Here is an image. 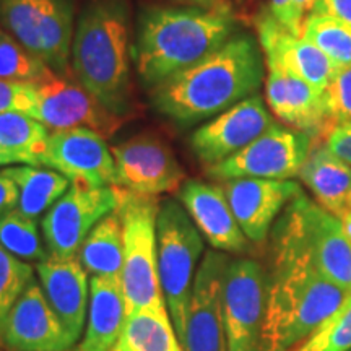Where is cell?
Instances as JSON below:
<instances>
[{
    "label": "cell",
    "mask_w": 351,
    "mask_h": 351,
    "mask_svg": "<svg viewBox=\"0 0 351 351\" xmlns=\"http://www.w3.org/2000/svg\"><path fill=\"white\" fill-rule=\"evenodd\" d=\"M348 295L350 291L320 275L300 254L271 241L258 351H289L309 340Z\"/></svg>",
    "instance_id": "2"
},
{
    "label": "cell",
    "mask_w": 351,
    "mask_h": 351,
    "mask_svg": "<svg viewBox=\"0 0 351 351\" xmlns=\"http://www.w3.org/2000/svg\"><path fill=\"white\" fill-rule=\"evenodd\" d=\"M127 304L122 285L117 280L91 276L86 332L83 340L70 351H111L124 330Z\"/></svg>",
    "instance_id": "23"
},
{
    "label": "cell",
    "mask_w": 351,
    "mask_h": 351,
    "mask_svg": "<svg viewBox=\"0 0 351 351\" xmlns=\"http://www.w3.org/2000/svg\"><path fill=\"white\" fill-rule=\"evenodd\" d=\"M271 241L300 254L320 275L351 291V241L343 225L302 192L275 221Z\"/></svg>",
    "instance_id": "6"
},
{
    "label": "cell",
    "mask_w": 351,
    "mask_h": 351,
    "mask_svg": "<svg viewBox=\"0 0 351 351\" xmlns=\"http://www.w3.org/2000/svg\"><path fill=\"white\" fill-rule=\"evenodd\" d=\"M315 0H291V12L293 19H295V23L298 28H302V21L307 16V12H313Z\"/></svg>",
    "instance_id": "40"
},
{
    "label": "cell",
    "mask_w": 351,
    "mask_h": 351,
    "mask_svg": "<svg viewBox=\"0 0 351 351\" xmlns=\"http://www.w3.org/2000/svg\"><path fill=\"white\" fill-rule=\"evenodd\" d=\"M197 230L215 251L243 254L249 249V239L236 221L223 187L191 179L178 191Z\"/></svg>",
    "instance_id": "21"
},
{
    "label": "cell",
    "mask_w": 351,
    "mask_h": 351,
    "mask_svg": "<svg viewBox=\"0 0 351 351\" xmlns=\"http://www.w3.org/2000/svg\"><path fill=\"white\" fill-rule=\"evenodd\" d=\"M234 29L225 5L150 8L140 19L132 59L142 82L153 88L225 46Z\"/></svg>",
    "instance_id": "3"
},
{
    "label": "cell",
    "mask_w": 351,
    "mask_h": 351,
    "mask_svg": "<svg viewBox=\"0 0 351 351\" xmlns=\"http://www.w3.org/2000/svg\"><path fill=\"white\" fill-rule=\"evenodd\" d=\"M0 245L23 261L43 262L49 257L39 236L36 219L13 210L0 217Z\"/></svg>",
    "instance_id": "30"
},
{
    "label": "cell",
    "mask_w": 351,
    "mask_h": 351,
    "mask_svg": "<svg viewBox=\"0 0 351 351\" xmlns=\"http://www.w3.org/2000/svg\"><path fill=\"white\" fill-rule=\"evenodd\" d=\"M20 191L8 176L0 171V217L19 207Z\"/></svg>",
    "instance_id": "38"
},
{
    "label": "cell",
    "mask_w": 351,
    "mask_h": 351,
    "mask_svg": "<svg viewBox=\"0 0 351 351\" xmlns=\"http://www.w3.org/2000/svg\"><path fill=\"white\" fill-rule=\"evenodd\" d=\"M274 124L261 96L252 95L199 127L191 137V148L208 168L236 155Z\"/></svg>",
    "instance_id": "15"
},
{
    "label": "cell",
    "mask_w": 351,
    "mask_h": 351,
    "mask_svg": "<svg viewBox=\"0 0 351 351\" xmlns=\"http://www.w3.org/2000/svg\"><path fill=\"white\" fill-rule=\"evenodd\" d=\"M317 204L340 221L351 213V166L322 145H314L300 171Z\"/></svg>",
    "instance_id": "24"
},
{
    "label": "cell",
    "mask_w": 351,
    "mask_h": 351,
    "mask_svg": "<svg viewBox=\"0 0 351 351\" xmlns=\"http://www.w3.org/2000/svg\"><path fill=\"white\" fill-rule=\"evenodd\" d=\"M119 205L117 186L70 184L69 191L41 219L43 239L51 257L70 258L80 251L90 231Z\"/></svg>",
    "instance_id": "10"
},
{
    "label": "cell",
    "mask_w": 351,
    "mask_h": 351,
    "mask_svg": "<svg viewBox=\"0 0 351 351\" xmlns=\"http://www.w3.org/2000/svg\"><path fill=\"white\" fill-rule=\"evenodd\" d=\"M267 302V274L252 258L228 265L223 288V315L228 351H258Z\"/></svg>",
    "instance_id": "11"
},
{
    "label": "cell",
    "mask_w": 351,
    "mask_h": 351,
    "mask_svg": "<svg viewBox=\"0 0 351 351\" xmlns=\"http://www.w3.org/2000/svg\"><path fill=\"white\" fill-rule=\"evenodd\" d=\"M301 351H351V291L341 307L300 346Z\"/></svg>",
    "instance_id": "33"
},
{
    "label": "cell",
    "mask_w": 351,
    "mask_h": 351,
    "mask_svg": "<svg viewBox=\"0 0 351 351\" xmlns=\"http://www.w3.org/2000/svg\"><path fill=\"white\" fill-rule=\"evenodd\" d=\"M0 21L52 72L69 75L73 41L70 0H0Z\"/></svg>",
    "instance_id": "8"
},
{
    "label": "cell",
    "mask_w": 351,
    "mask_h": 351,
    "mask_svg": "<svg viewBox=\"0 0 351 351\" xmlns=\"http://www.w3.org/2000/svg\"><path fill=\"white\" fill-rule=\"evenodd\" d=\"M36 104L34 82H13L0 78V114L20 112L32 116Z\"/></svg>",
    "instance_id": "35"
},
{
    "label": "cell",
    "mask_w": 351,
    "mask_h": 351,
    "mask_svg": "<svg viewBox=\"0 0 351 351\" xmlns=\"http://www.w3.org/2000/svg\"><path fill=\"white\" fill-rule=\"evenodd\" d=\"M221 187L245 238L257 244L269 238L287 205L302 192L300 184L289 179H230Z\"/></svg>",
    "instance_id": "18"
},
{
    "label": "cell",
    "mask_w": 351,
    "mask_h": 351,
    "mask_svg": "<svg viewBox=\"0 0 351 351\" xmlns=\"http://www.w3.org/2000/svg\"><path fill=\"white\" fill-rule=\"evenodd\" d=\"M43 166L90 187L116 182V163L106 138L90 129L51 132Z\"/></svg>",
    "instance_id": "16"
},
{
    "label": "cell",
    "mask_w": 351,
    "mask_h": 351,
    "mask_svg": "<svg viewBox=\"0 0 351 351\" xmlns=\"http://www.w3.org/2000/svg\"><path fill=\"white\" fill-rule=\"evenodd\" d=\"M119 205L116 213L124 236V269L121 285L127 314L147 311L168 317V307L158 274L156 219L160 202L155 195H142L117 186Z\"/></svg>",
    "instance_id": "5"
},
{
    "label": "cell",
    "mask_w": 351,
    "mask_h": 351,
    "mask_svg": "<svg viewBox=\"0 0 351 351\" xmlns=\"http://www.w3.org/2000/svg\"><path fill=\"white\" fill-rule=\"evenodd\" d=\"M49 135L46 125L26 114H0V148L15 165L43 166Z\"/></svg>",
    "instance_id": "27"
},
{
    "label": "cell",
    "mask_w": 351,
    "mask_h": 351,
    "mask_svg": "<svg viewBox=\"0 0 351 351\" xmlns=\"http://www.w3.org/2000/svg\"><path fill=\"white\" fill-rule=\"evenodd\" d=\"M230 257L219 251H208L200 262L192 287L187 311L186 351H228L223 288Z\"/></svg>",
    "instance_id": "14"
},
{
    "label": "cell",
    "mask_w": 351,
    "mask_h": 351,
    "mask_svg": "<svg viewBox=\"0 0 351 351\" xmlns=\"http://www.w3.org/2000/svg\"><path fill=\"white\" fill-rule=\"evenodd\" d=\"M39 285L47 302L59 317L70 339L78 341L85 327L90 302L86 270L77 257H47L36 263Z\"/></svg>",
    "instance_id": "22"
},
{
    "label": "cell",
    "mask_w": 351,
    "mask_h": 351,
    "mask_svg": "<svg viewBox=\"0 0 351 351\" xmlns=\"http://www.w3.org/2000/svg\"><path fill=\"white\" fill-rule=\"evenodd\" d=\"M265 98L271 112L289 129L306 132L314 138L332 129L326 93L287 70L267 67Z\"/></svg>",
    "instance_id": "20"
},
{
    "label": "cell",
    "mask_w": 351,
    "mask_h": 351,
    "mask_svg": "<svg viewBox=\"0 0 351 351\" xmlns=\"http://www.w3.org/2000/svg\"><path fill=\"white\" fill-rule=\"evenodd\" d=\"M341 225H343V231H345L346 238L351 241V213L348 215V217H345L343 219H341Z\"/></svg>",
    "instance_id": "43"
},
{
    "label": "cell",
    "mask_w": 351,
    "mask_h": 351,
    "mask_svg": "<svg viewBox=\"0 0 351 351\" xmlns=\"http://www.w3.org/2000/svg\"><path fill=\"white\" fill-rule=\"evenodd\" d=\"M298 351H301V350H300V348H298Z\"/></svg>",
    "instance_id": "45"
},
{
    "label": "cell",
    "mask_w": 351,
    "mask_h": 351,
    "mask_svg": "<svg viewBox=\"0 0 351 351\" xmlns=\"http://www.w3.org/2000/svg\"><path fill=\"white\" fill-rule=\"evenodd\" d=\"M313 13L332 16L351 25V0H315Z\"/></svg>",
    "instance_id": "37"
},
{
    "label": "cell",
    "mask_w": 351,
    "mask_h": 351,
    "mask_svg": "<svg viewBox=\"0 0 351 351\" xmlns=\"http://www.w3.org/2000/svg\"><path fill=\"white\" fill-rule=\"evenodd\" d=\"M13 165H15V161H13L7 153L0 148V166H5L7 168V166H13Z\"/></svg>",
    "instance_id": "42"
},
{
    "label": "cell",
    "mask_w": 351,
    "mask_h": 351,
    "mask_svg": "<svg viewBox=\"0 0 351 351\" xmlns=\"http://www.w3.org/2000/svg\"><path fill=\"white\" fill-rule=\"evenodd\" d=\"M111 351H117V350H116V348H114V350H111Z\"/></svg>",
    "instance_id": "44"
},
{
    "label": "cell",
    "mask_w": 351,
    "mask_h": 351,
    "mask_svg": "<svg viewBox=\"0 0 351 351\" xmlns=\"http://www.w3.org/2000/svg\"><path fill=\"white\" fill-rule=\"evenodd\" d=\"M324 93L332 127L351 122V67L340 69Z\"/></svg>",
    "instance_id": "34"
},
{
    "label": "cell",
    "mask_w": 351,
    "mask_h": 351,
    "mask_svg": "<svg viewBox=\"0 0 351 351\" xmlns=\"http://www.w3.org/2000/svg\"><path fill=\"white\" fill-rule=\"evenodd\" d=\"M33 280V267L21 262V258L15 257L0 245V350L2 351H5L2 341L8 315Z\"/></svg>",
    "instance_id": "31"
},
{
    "label": "cell",
    "mask_w": 351,
    "mask_h": 351,
    "mask_svg": "<svg viewBox=\"0 0 351 351\" xmlns=\"http://www.w3.org/2000/svg\"><path fill=\"white\" fill-rule=\"evenodd\" d=\"M326 147L351 166V122L332 127L326 135Z\"/></svg>",
    "instance_id": "36"
},
{
    "label": "cell",
    "mask_w": 351,
    "mask_h": 351,
    "mask_svg": "<svg viewBox=\"0 0 351 351\" xmlns=\"http://www.w3.org/2000/svg\"><path fill=\"white\" fill-rule=\"evenodd\" d=\"M301 36L319 47L340 69L351 67V25L319 13H307Z\"/></svg>",
    "instance_id": "29"
},
{
    "label": "cell",
    "mask_w": 351,
    "mask_h": 351,
    "mask_svg": "<svg viewBox=\"0 0 351 351\" xmlns=\"http://www.w3.org/2000/svg\"><path fill=\"white\" fill-rule=\"evenodd\" d=\"M0 351H2V350H0Z\"/></svg>",
    "instance_id": "46"
},
{
    "label": "cell",
    "mask_w": 351,
    "mask_h": 351,
    "mask_svg": "<svg viewBox=\"0 0 351 351\" xmlns=\"http://www.w3.org/2000/svg\"><path fill=\"white\" fill-rule=\"evenodd\" d=\"M2 345L5 351H70L75 346L36 280L13 306Z\"/></svg>",
    "instance_id": "19"
},
{
    "label": "cell",
    "mask_w": 351,
    "mask_h": 351,
    "mask_svg": "<svg viewBox=\"0 0 351 351\" xmlns=\"http://www.w3.org/2000/svg\"><path fill=\"white\" fill-rule=\"evenodd\" d=\"M70 59L88 93L124 116L130 104V49L127 12L119 0H96L82 13Z\"/></svg>",
    "instance_id": "4"
},
{
    "label": "cell",
    "mask_w": 351,
    "mask_h": 351,
    "mask_svg": "<svg viewBox=\"0 0 351 351\" xmlns=\"http://www.w3.org/2000/svg\"><path fill=\"white\" fill-rule=\"evenodd\" d=\"M2 173L20 191L19 210L25 217L38 219L69 191L70 182L64 174L43 166H7Z\"/></svg>",
    "instance_id": "26"
},
{
    "label": "cell",
    "mask_w": 351,
    "mask_h": 351,
    "mask_svg": "<svg viewBox=\"0 0 351 351\" xmlns=\"http://www.w3.org/2000/svg\"><path fill=\"white\" fill-rule=\"evenodd\" d=\"M158 274L169 319L181 345L186 340L195 265L204 252V239L186 208L173 199L160 205L156 219Z\"/></svg>",
    "instance_id": "7"
},
{
    "label": "cell",
    "mask_w": 351,
    "mask_h": 351,
    "mask_svg": "<svg viewBox=\"0 0 351 351\" xmlns=\"http://www.w3.org/2000/svg\"><path fill=\"white\" fill-rule=\"evenodd\" d=\"M36 85V104L33 119L51 132L67 129H90L104 138L112 137L122 125V116L104 108L80 83L52 72Z\"/></svg>",
    "instance_id": "12"
},
{
    "label": "cell",
    "mask_w": 351,
    "mask_h": 351,
    "mask_svg": "<svg viewBox=\"0 0 351 351\" xmlns=\"http://www.w3.org/2000/svg\"><path fill=\"white\" fill-rule=\"evenodd\" d=\"M77 256L88 274L121 282L124 269V236L119 215L112 212L101 219L83 241Z\"/></svg>",
    "instance_id": "25"
},
{
    "label": "cell",
    "mask_w": 351,
    "mask_h": 351,
    "mask_svg": "<svg viewBox=\"0 0 351 351\" xmlns=\"http://www.w3.org/2000/svg\"><path fill=\"white\" fill-rule=\"evenodd\" d=\"M257 34L267 67L287 70L319 91H326L339 73V65L311 41L288 32L270 10H263L257 19Z\"/></svg>",
    "instance_id": "17"
},
{
    "label": "cell",
    "mask_w": 351,
    "mask_h": 351,
    "mask_svg": "<svg viewBox=\"0 0 351 351\" xmlns=\"http://www.w3.org/2000/svg\"><path fill=\"white\" fill-rule=\"evenodd\" d=\"M116 182L142 195L168 194L181 189L184 171L168 143L156 135L143 134L112 147Z\"/></svg>",
    "instance_id": "13"
},
{
    "label": "cell",
    "mask_w": 351,
    "mask_h": 351,
    "mask_svg": "<svg viewBox=\"0 0 351 351\" xmlns=\"http://www.w3.org/2000/svg\"><path fill=\"white\" fill-rule=\"evenodd\" d=\"M314 142L315 138L306 132L274 124L236 155L208 166L207 174L223 182L243 178L278 181L296 178L314 148Z\"/></svg>",
    "instance_id": "9"
},
{
    "label": "cell",
    "mask_w": 351,
    "mask_h": 351,
    "mask_svg": "<svg viewBox=\"0 0 351 351\" xmlns=\"http://www.w3.org/2000/svg\"><path fill=\"white\" fill-rule=\"evenodd\" d=\"M52 70L16 41L10 33L0 29V78L13 82H39ZM56 73V72H54Z\"/></svg>",
    "instance_id": "32"
},
{
    "label": "cell",
    "mask_w": 351,
    "mask_h": 351,
    "mask_svg": "<svg viewBox=\"0 0 351 351\" xmlns=\"http://www.w3.org/2000/svg\"><path fill=\"white\" fill-rule=\"evenodd\" d=\"M117 351H186L176 335L173 322L147 311L130 314L116 345Z\"/></svg>",
    "instance_id": "28"
},
{
    "label": "cell",
    "mask_w": 351,
    "mask_h": 351,
    "mask_svg": "<svg viewBox=\"0 0 351 351\" xmlns=\"http://www.w3.org/2000/svg\"><path fill=\"white\" fill-rule=\"evenodd\" d=\"M263 64L261 44L239 34L199 64L153 86L152 103L178 124H195L256 95Z\"/></svg>",
    "instance_id": "1"
},
{
    "label": "cell",
    "mask_w": 351,
    "mask_h": 351,
    "mask_svg": "<svg viewBox=\"0 0 351 351\" xmlns=\"http://www.w3.org/2000/svg\"><path fill=\"white\" fill-rule=\"evenodd\" d=\"M270 13L288 29V32L296 34V36H301L300 28H298L295 19H293L291 0H270Z\"/></svg>",
    "instance_id": "39"
},
{
    "label": "cell",
    "mask_w": 351,
    "mask_h": 351,
    "mask_svg": "<svg viewBox=\"0 0 351 351\" xmlns=\"http://www.w3.org/2000/svg\"><path fill=\"white\" fill-rule=\"evenodd\" d=\"M179 2L191 3V5L202 7V8H213L219 5V0H179Z\"/></svg>",
    "instance_id": "41"
}]
</instances>
